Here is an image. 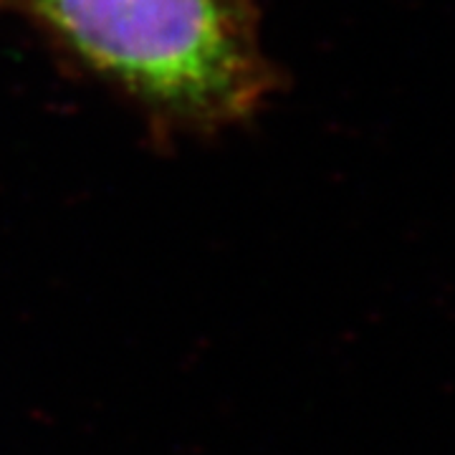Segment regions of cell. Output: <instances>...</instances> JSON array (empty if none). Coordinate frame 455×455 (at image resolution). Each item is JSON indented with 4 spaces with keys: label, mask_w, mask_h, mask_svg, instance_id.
Segmentation results:
<instances>
[{
    "label": "cell",
    "mask_w": 455,
    "mask_h": 455,
    "mask_svg": "<svg viewBox=\"0 0 455 455\" xmlns=\"http://www.w3.org/2000/svg\"><path fill=\"white\" fill-rule=\"evenodd\" d=\"M137 97L188 116L245 112L263 66L243 0H13Z\"/></svg>",
    "instance_id": "6da1fadb"
}]
</instances>
